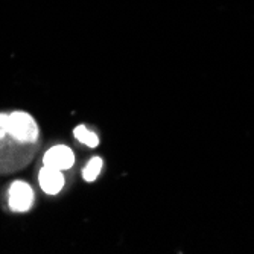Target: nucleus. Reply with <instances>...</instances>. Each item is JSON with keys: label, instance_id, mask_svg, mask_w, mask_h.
<instances>
[{"label": "nucleus", "instance_id": "nucleus-5", "mask_svg": "<svg viewBox=\"0 0 254 254\" xmlns=\"http://www.w3.org/2000/svg\"><path fill=\"white\" fill-rule=\"evenodd\" d=\"M73 137L76 138L79 143H82L84 146H87L90 149L98 148L99 146V142H101L98 132L93 131V129H90L87 125H78V127H75L73 128Z\"/></svg>", "mask_w": 254, "mask_h": 254}, {"label": "nucleus", "instance_id": "nucleus-4", "mask_svg": "<svg viewBox=\"0 0 254 254\" xmlns=\"http://www.w3.org/2000/svg\"><path fill=\"white\" fill-rule=\"evenodd\" d=\"M38 186L46 195L55 196L61 193L65 186L64 171L43 165L38 171Z\"/></svg>", "mask_w": 254, "mask_h": 254}, {"label": "nucleus", "instance_id": "nucleus-2", "mask_svg": "<svg viewBox=\"0 0 254 254\" xmlns=\"http://www.w3.org/2000/svg\"><path fill=\"white\" fill-rule=\"evenodd\" d=\"M35 204V190L25 180H14L6 189V205L12 213H28Z\"/></svg>", "mask_w": 254, "mask_h": 254}, {"label": "nucleus", "instance_id": "nucleus-3", "mask_svg": "<svg viewBox=\"0 0 254 254\" xmlns=\"http://www.w3.org/2000/svg\"><path fill=\"white\" fill-rule=\"evenodd\" d=\"M41 163L44 166H51V168H57L60 171H68L72 169L76 163V157L73 149L64 145V143H57L52 145L51 148L46 149V152L43 154Z\"/></svg>", "mask_w": 254, "mask_h": 254}, {"label": "nucleus", "instance_id": "nucleus-6", "mask_svg": "<svg viewBox=\"0 0 254 254\" xmlns=\"http://www.w3.org/2000/svg\"><path fill=\"white\" fill-rule=\"evenodd\" d=\"M104 169V160L102 157L99 155H93V157H90L88 161L85 163V166L82 168L81 171V175L84 178V181L87 183H93L99 178L101 172Z\"/></svg>", "mask_w": 254, "mask_h": 254}, {"label": "nucleus", "instance_id": "nucleus-1", "mask_svg": "<svg viewBox=\"0 0 254 254\" xmlns=\"http://www.w3.org/2000/svg\"><path fill=\"white\" fill-rule=\"evenodd\" d=\"M40 138L38 122L31 113H0V175L26 168L40 146Z\"/></svg>", "mask_w": 254, "mask_h": 254}]
</instances>
